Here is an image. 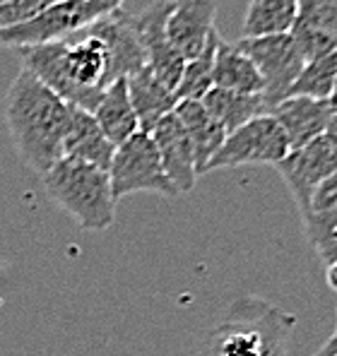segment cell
<instances>
[{"instance_id": "9c48e42d", "label": "cell", "mask_w": 337, "mask_h": 356, "mask_svg": "<svg viewBox=\"0 0 337 356\" xmlns=\"http://www.w3.org/2000/svg\"><path fill=\"white\" fill-rule=\"evenodd\" d=\"M275 169L292 191L301 217H306L313 193L337 169V143L328 135H320L313 143L289 152L287 159H282Z\"/></svg>"}, {"instance_id": "7a4b0ae2", "label": "cell", "mask_w": 337, "mask_h": 356, "mask_svg": "<svg viewBox=\"0 0 337 356\" xmlns=\"http://www.w3.org/2000/svg\"><path fill=\"white\" fill-rule=\"evenodd\" d=\"M72 106L22 67L5 94V123L24 166L44 176L63 159Z\"/></svg>"}, {"instance_id": "8fae6325", "label": "cell", "mask_w": 337, "mask_h": 356, "mask_svg": "<svg viewBox=\"0 0 337 356\" xmlns=\"http://www.w3.org/2000/svg\"><path fill=\"white\" fill-rule=\"evenodd\" d=\"M214 17H217V0H171L166 34L183 60L203 54L210 36L217 31Z\"/></svg>"}, {"instance_id": "f1b7e54d", "label": "cell", "mask_w": 337, "mask_h": 356, "mask_svg": "<svg viewBox=\"0 0 337 356\" xmlns=\"http://www.w3.org/2000/svg\"><path fill=\"white\" fill-rule=\"evenodd\" d=\"M315 356H337V330L330 334V339L320 347V352Z\"/></svg>"}, {"instance_id": "9a60e30c", "label": "cell", "mask_w": 337, "mask_h": 356, "mask_svg": "<svg viewBox=\"0 0 337 356\" xmlns=\"http://www.w3.org/2000/svg\"><path fill=\"white\" fill-rule=\"evenodd\" d=\"M125 82H128L130 104H133V108H135L140 130L150 133L162 118L176 111V106H178L176 92L168 89L164 82L157 80L155 72L147 65L130 72V75L125 77Z\"/></svg>"}, {"instance_id": "ba28073f", "label": "cell", "mask_w": 337, "mask_h": 356, "mask_svg": "<svg viewBox=\"0 0 337 356\" xmlns=\"http://www.w3.org/2000/svg\"><path fill=\"white\" fill-rule=\"evenodd\" d=\"M287 135L270 113L258 116L226 135L224 145L205 166V174L214 169H234V166L265 164L277 166L289 154Z\"/></svg>"}, {"instance_id": "603a6c76", "label": "cell", "mask_w": 337, "mask_h": 356, "mask_svg": "<svg viewBox=\"0 0 337 356\" xmlns=\"http://www.w3.org/2000/svg\"><path fill=\"white\" fill-rule=\"evenodd\" d=\"M337 75V54L320 56V58L306 60L299 77L294 80L289 97H306L318 99V102H330V94L335 87Z\"/></svg>"}, {"instance_id": "d4e9b609", "label": "cell", "mask_w": 337, "mask_h": 356, "mask_svg": "<svg viewBox=\"0 0 337 356\" xmlns=\"http://www.w3.org/2000/svg\"><path fill=\"white\" fill-rule=\"evenodd\" d=\"M304 224H306V234L311 238V245L315 250L328 241V236L333 232H337V202L333 207L323 209V212H311L304 217Z\"/></svg>"}, {"instance_id": "5b68a950", "label": "cell", "mask_w": 337, "mask_h": 356, "mask_svg": "<svg viewBox=\"0 0 337 356\" xmlns=\"http://www.w3.org/2000/svg\"><path fill=\"white\" fill-rule=\"evenodd\" d=\"M123 3L125 0H58L31 22L0 31V44L19 51L51 44L113 15L116 10H123Z\"/></svg>"}, {"instance_id": "30bf717a", "label": "cell", "mask_w": 337, "mask_h": 356, "mask_svg": "<svg viewBox=\"0 0 337 356\" xmlns=\"http://www.w3.org/2000/svg\"><path fill=\"white\" fill-rule=\"evenodd\" d=\"M171 13V0H155L140 15H133L135 29L140 34L142 49H145L147 67L155 72L159 82L176 92L178 80L183 72V56L171 46L166 34V17Z\"/></svg>"}, {"instance_id": "cb8c5ba5", "label": "cell", "mask_w": 337, "mask_h": 356, "mask_svg": "<svg viewBox=\"0 0 337 356\" xmlns=\"http://www.w3.org/2000/svg\"><path fill=\"white\" fill-rule=\"evenodd\" d=\"M56 3L58 0H8L0 5V31L31 22Z\"/></svg>"}, {"instance_id": "e0dca14e", "label": "cell", "mask_w": 337, "mask_h": 356, "mask_svg": "<svg viewBox=\"0 0 337 356\" xmlns=\"http://www.w3.org/2000/svg\"><path fill=\"white\" fill-rule=\"evenodd\" d=\"M113 152L116 147L107 140V135L102 133V128L97 125L92 113L72 106L70 128H68L65 143H63V156L87 161V164L109 171Z\"/></svg>"}, {"instance_id": "484cf974", "label": "cell", "mask_w": 337, "mask_h": 356, "mask_svg": "<svg viewBox=\"0 0 337 356\" xmlns=\"http://www.w3.org/2000/svg\"><path fill=\"white\" fill-rule=\"evenodd\" d=\"M335 202H337V169L325 178V181L318 186V191L313 193V197H311V207H308L306 214L323 212V209L333 207Z\"/></svg>"}, {"instance_id": "5bb4252c", "label": "cell", "mask_w": 337, "mask_h": 356, "mask_svg": "<svg viewBox=\"0 0 337 356\" xmlns=\"http://www.w3.org/2000/svg\"><path fill=\"white\" fill-rule=\"evenodd\" d=\"M335 113V106L330 102L306 97H287L270 111V116L280 123V128L287 135L289 149H299L304 145L318 140L325 135L330 125V118Z\"/></svg>"}, {"instance_id": "83f0119b", "label": "cell", "mask_w": 337, "mask_h": 356, "mask_svg": "<svg viewBox=\"0 0 337 356\" xmlns=\"http://www.w3.org/2000/svg\"><path fill=\"white\" fill-rule=\"evenodd\" d=\"M325 282L333 291H337V258L325 263Z\"/></svg>"}, {"instance_id": "7402d4cb", "label": "cell", "mask_w": 337, "mask_h": 356, "mask_svg": "<svg viewBox=\"0 0 337 356\" xmlns=\"http://www.w3.org/2000/svg\"><path fill=\"white\" fill-rule=\"evenodd\" d=\"M219 39H222L219 31H214V34L210 36L207 46L203 49V54L186 60L181 80H178V87H176L178 102H200V99L214 87V54H217Z\"/></svg>"}, {"instance_id": "8992f818", "label": "cell", "mask_w": 337, "mask_h": 356, "mask_svg": "<svg viewBox=\"0 0 337 356\" xmlns=\"http://www.w3.org/2000/svg\"><path fill=\"white\" fill-rule=\"evenodd\" d=\"M113 200L128 197L133 193H157L164 197H178L176 186L162 166L159 152L150 133L138 130L128 143L116 147L109 166Z\"/></svg>"}, {"instance_id": "7c38bea8", "label": "cell", "mask_w": 337, "mask_h": 356, "mask_svg": "<svg viewBox=\"0 0 337 356\" xmlns=\"http://www.w3.org/2000/svg\"><path fill=\"white\" fill-rule=\"evenodd\" d=\"M155 147L159 152L162 166H164L166 176L176 186L178 195L191 193L198 183V169H196V152L188 140L186 130H183L181 120L176 113H168L150 130Z\"/></svg>"}, {"instance_id": "3957f363", "label": "cell", "mask_w": 337, "mask_h": 356, "mask_svg": "<svg viewBox=\"0 0 337 356\" xmlns=\"http://www.w3.org/2000/svg\"><path fill=\"white\" fill-rule=\"evenodd\" d=\"M297 318L258 296H241L210 332L200 356H289L287 342Z\"/></svg>"}, {"instance_id": "f546056e", "label": "cell", "mask_w": 337, "mask_h": 356, "mask_svg": "<svg viewBox=\"0 0 337 356\" xmlns=\"http://www.w3.org/2000/svg\"><path fill=\"white\" fill-rule=\"evenodd\" d=\"M330 104L337 108V75H335V87H333V94H330Z\"/></svg>"}, {"instance_id": "d6986e66", "label": "cell", "mask_w": 337, "mask_h": 356, "mask_svg": "<svg viewBox=\"0 0 337 356\" xmlns=\"http://www.w3.org/2000/svg\"><path fill=\"white\" fill-rule=\"evenodd\" d=\"M200 102L207 108L210 116L226 130V135L239 130L249 120L267 113L265 102H262L260 94H241V92H231V89L212 87Z\"/></svg>"}, {"instance_id": "52a82bcc", "label": "cell", "mask_w": 337, "mask_h": 356, "mask_svg": "<svg viewBox=\"0 0 337 356\" xmlns=\"http://www.w3.org/2000/svg\"><path fill=\"white\" fill-rule=\"evenodd\" d=\"M236 49L244 56H249L253 65L258 67L262 77V102L267 113L280 102L289 97L294 80L299 77L301 67L306 65L301 49L292 34H275V36H258V39H239Z\"/></svg>"}, {"instance_id": "4dcf8cb0", "label": "cell", "mask_w": 337, "mask_h": 356, "mask_svg": "<svg viewBox=\"0 0 337 356\" xmlns=\"http://www.w3.org/2000/svg\"><path fill=\"white\" fill-rule=\"evenodd\" d=\"M3 3H8V0H0V5H3Z\"/></svg>"}, {"instance_id": "6da1fadb", "label": "cell", "mask_w": 337, "mask_h": 356, "mask_svg": "<svg viewBox=\"0 0 337 356\" xmlns=\"http://www.w3.org/2000/svg\"><path fill=\"white\" fill-rule=\"evenodd\" d=\"M24 70L31 72L65 104L92 113L113 80L111 54L102 36L84 27L65 39L22 49Z\"/></svg>"}, {"instance_id": "ffe728a7", "label": "cell", "mask_w": 337, "mask_h": 356, "mask_svg": "<svg viewBox=\"0 0 337 356\" xmlns=\"http://www.w3.org/2000/svg\"><path fill=\"white\" fill-rule=\"evenodd\" d=\"M214 87L241 94H260V97L265 89L260 72L249 56H244L234 44L224 39H219L217 54H214Z\"/></svg>"}, {"instance_id": "277c9868", "label": "cell", "mask_w": 337, "mask_h": 356, "mask_svg": "<svg viewBox=\"0 0 337 356\" xmlns=\"http://www.w3.org/2000/svg\"><path fill=\"white\" fill-rule=\"evenodd\" d=\"M41 181L51 200L70 214L82 229L107 232L113 224L116 200L109 171L63 156L41 176Z\"/></svg>"}, {"instance_id": "2e32d148", "label": "cell", "mask_w": 337, "mask_h": 356, "mask_svg": "<svg viewBox=\"0 0 337 356\" xmlns=\"http://www.w3.org/2000/svg\"><path fill=\"white\" fill-rule=\"evenodd\" d=\"M92 116L113 147H120V145L128 143V140L138 133L140 123H138V116H135L133 104H130L125 77L111 82V85L104 89L102 99H99Z\"/></svg>"}, {"instance_id": "ac0fdd59", "label": "cell", "mask_w": 337, "mask_h": 356, "mask_svg": "<svg viewBox=\"0 0 337 356\" xmlns=\"http://www.w3.org/2000/svg\"><path fill=\"white\" fill-rule=\"evenodd\" d=\"M181 120L183 130H186L188 140L196 152V169L198 176L205 174V166L210 164L214 154L226 140V130L207 113L203 102H178L176 111H173Z\"/></svg>"}, {"instance_id": "4316f807", "label": "cell", "mask_w": 337, "mask_h": 356, "mask_svg": "<svg viewBox=\"0 0 337 356\" xmlns=\"http://www.w3.org/2000/svg\"><path fill=\"white\" fill-rule=\"evenodd\" d=\"M315 253L320 255V263H328V260H333V258H337V232H333L328 236V241H325L323 245H320L318 250H315Z\"/></svg>"}, {"instance_id": "44dd1931", "label": "cell", "mask_w": 337, "mask_h": 356, "mask_svg": "<svg viewBox=\"0 0 337 356\" xmlns=\"http://www.w3.org/2000/svg\"><path fill=\"white\" fill-rule=\"evenodd\" d=\"M297 13L299 0H251L244 19V39L289 34Z\"/></svg>"}, {"instance_id": "4fadbf2b", "label": "cell", "mask_w": 337, "mask_h": 356, "mask_svg": "<svg viewBox=\"0 0 337 356\" xmlns=\"http://www.w3.org/2000/svg\"><path fill=\"white\" fill-rule=\"evenodd\" d=\"M289 34L306 60L337 54V0H299L297 22Z\"/></svg>"}]
</instances>
